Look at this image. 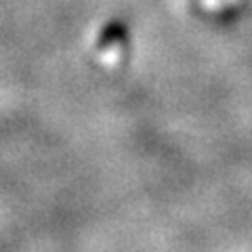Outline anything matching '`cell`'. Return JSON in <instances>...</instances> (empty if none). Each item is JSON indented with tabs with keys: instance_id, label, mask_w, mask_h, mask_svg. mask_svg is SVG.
Masks as SVG:
<instances>
[{
	"instance_id": "cell-1",
	"label": "cell",
	"mask_w": 252,
	"mask_h": 252,
	"mask_svg": "<svg viewBox=\"0 0 252 252\" xmlns=\"http://www.w3.org/2000/svg\"><path fill=\"white\" fill-rule=\"evenodd\" d=\"M94 51L99 55V61L105 65H116L122 59V55L126 51V34L120 26H112L103 30V34L99 36Z\"/></svg>"
}]
</instances>
